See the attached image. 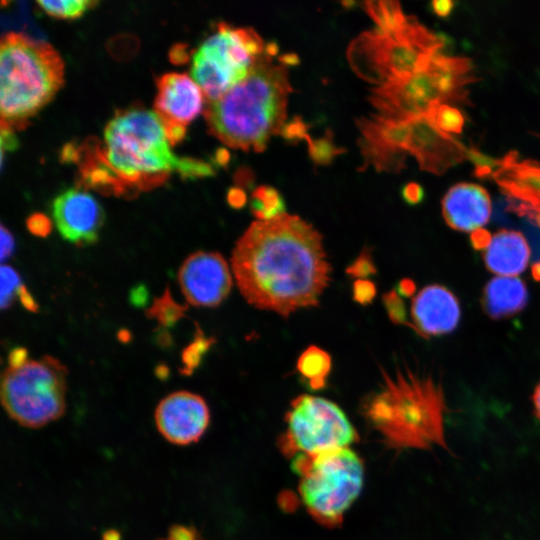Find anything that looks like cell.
<instances>
[{
	"label": "cell",
	"instance_id": "cell-1",
	"mask_svg": "<svg viewBox=\"0 0 540 540\" xmlns=\"http://www.w3.org/2000/svg\"><path fill=\"white\" fill-rule=\"evenodd\" d=\"M231 266L248 304L284 317L318 305L332 274L322 235L287 213L253 222L236 242Z\"/></svg>",
	"mask_w": 540,
	"mask_h": 540
},
{
	"label": "cell",
	"instance_id": "cell-2",
	"mask_svg": "<svg viewBox=\"0 0 540 540\" xmlns=\"http://www.w3.org/2000/svg\"><path fill=\"white\" fill-rule=\"evenodd\" d=\"M171 146L158 114L132 107L116 112L106 124L99 154L129 193L158 186L172 172L191 179L215 174L209 163L178 157Z\"/></svg>",
	"mask_w": 540,
	"mask_h": 540
},
{
	"label": "cell",
	"instance_id": "cell-3",
	"mask_svg": "<svg viewBox=\"0 0 540 540\" xmlns=\"http://www.w3.org/2000/svg\"><path fill=\"white\" fill-rule=\"evenodd\" d=\"M274 55L265 48L249 75L206 107L209 132L224 144L261 152L281 133L291 85L286 65L273 64Z\"/></svg>",
	"mask_w": 540,
	"mask_h": 540
},
{
	"label": "cell",
	"instance_id": "cell-4",
	"mask_svg": "<svg viewBox=\"0 0 540 540\" xmlns=\"http://www.w3.org/2000/svg\"><path fill=\"white\" fill-rule=\"evenodd\" d=\"M64 62L47 42L9 32L0 43V113L10 127H24L56 94Z\"/></svg>",
	"mask_w": 540,
	"mask_h": 540
},
{
	"label": "cell",
	"instance_id": "cell-5",
	"mask_svg": "<svg viewBox=\"0 0 540 540\" xmlns=\"http://www.w3.org/2000/svg\"><path fill=\"white\" fill-rule=\"evenodd\" d=\"M376 407L391 441L399 447L449 451L445 393L440 379L408 368L386 375Z\"/></svg>",
	"mask_w": 540,
	"mask_h": 540
},
{
	"label": "cell",
	"instance_id": "cell-6",
	"mask_svg": "<svg viewBox=\"0 0 540 540\" xmlns=\"http://www.w3.org/2000/svg\"><path fill=\"white\" fill-rule=\"evenodd\" d=\"M475 80L468 58L439 53L414 74L379 84L369 100L379 116L407 120L428 115L441 105L466 102Z\"/></svg>",
	"mask_w": 540,
	"mask_h": 540
},
{
	"label": "cell",
	"instance_id": "cell-7",
	"mask_svg": "<svg viewBox=\"0 0 540 540\" xmlns=\"http://www.w3.org/2000/svg\"><path fill=\"white\" fill-rule=\"evenodd\" d=\"M442 47L440 37L408 17L395 33L384 34L375 29L361 34L351 43L348 58L361 77L379 85L421 70L441 53Z\"/></svg>",
	"mask_w": 540,
	"mask_h": 540
},
{
	"label": "cell",
	"instance_id": "cell-8",
	"mask_svg": "<svg viewBox=\"0 0 540 540\" xmlns=\"http://www.w3.org/2000/svg\"><path fill=\"white\" fill-rule=\"evenodd\" d=\"M298 492L307 511L321 522L336 523L359 497L364 464L351 447L314 457L295 455Z\"/></svg>",
	"mask_w": 540,
	"mask_h": 540
},
{
	"label": "cell",
	"instance_id": "cell-9",
	"mask_svg": "<svg viewBox=\"0 0 540 540\" xmlns=\"http://www.w3.org/2000/svg\"><path fill=\"white\" fill-rule=\"evenodd\" d=\"M67 368L45 355L20 367H7L1 377V403L19 425L37 429L65 413Z\"/></svg>",
	"mask_w": 540,
	"mask_h": 540
},
{
	"label": "cell",
	"instance_id": "cell-10",
	"mask_svg": "<svg viewBox=\"0 0 540 540\" xmlns=\"http://www.w3.org/2000/svg\"><path fill=\"white\" fill-rule=\"evenodd\" d=\"M262 38L251 28L219 23L193 53L191 76L209 101H215L243 81L264 52Z\"/></svg>",
	"mask_w": 540,
	"mask_h": 540
},
{
	"label": "cell",
	"instance_id": "cell-11",
	"mask_svg": "<svg viewBox=\"0 0 540 540\" xmlns=\"http://www.w3.org/2000/svg\"><path fill=\"white\" fill-rule=\"evenodd\" d=\"M286 436L295 455L314 457L351 447L356 430L345 412L320 396L303 394L295 398L286 414Z\"/></svg>",
	"mask_w": 540,
	"mask_h": 540
},
{
	"label": "cell",
	"instance_id": "cell-12",
	"mask_svg": "<svg viewBox=\"0 0 540 540\" xmlns=\"http://www.w3.org/2000/svg\"><path fill=\"white\" fill-rule=\"evenodd\" d=\"M178 281L187 302L198 307L220 305L233 286L229 266L218 252L189 255L179 269Z\"/></svg>",
	"mask_w": 540,
	"mask_h": 540
},
{
	"label": "cell",
	"instance_id": "cell-13",
	"mask_svg": "<svg viewBox=\"0 0 540 540\" xmlns=\"http://www.w3.org/2000/svg\"><path fill=\"white\" fill-rule=\"evenodd\" d=\"M204 93L185 73L170 72L157 80L154 111L162 120L171 145L185 136L186 125L203 109Z\"/></svg>",
	"mask_w": 540,
	"mask_h": 540
},
{
	"label": "cell",
	"instance_id": "cell-14",
	"mask_svg": "<svg viewBox=\"0 0 540 540\" xmlns=\"http://www.w3.org/2000/svg\"><path fill=\"white\" fill-rule=\"evenodd\" d=\"M154 418L159 433L168 442L186 446L204 435L210 423V411L200 395L177 391L158 403Z\"/></svg>",
	"mask_w": 540,
	"mask_h": 540
},
{
	"label": "cell",
	"instance_id": "cell-15",
	"mask_svg": "<svg viewBox=\"0 0 540 540\" xmlns=\"http://www.w3.org/2000/svg\"><path fill=\"white\" fill-rule=\"evenodd\" d=\"M406 126L403 150L414 156L423 170L441 174L469 156L466 148L439 129L429 115L407 119Z\"/></svg>",
	"mask_w": 540,
	"mask_h": 540
},
{
	"label": "cell",
	"instance_id": "cell-16",
	"mask_svg": "<svg viewBox=\"0 0 540 540\" xmlns=\"http://www.w3.org/2000/svg\"><path fill=\"white\" fill-rule=\"evenodd\" d=\"M52 216L61 236L76 245L97 241L104 212L96 198L80 187L68 188L55 197Z\"/></svg>",
	"mask_w": 540,
	"mask_h": 540
},
{
	"label": "cell",
	"instance_id": "cell-17",
	"mask_svg": "<svg viewBox=\"0 0 540 540\" xmlns=\"http://www.w3.org/2000/svg\"><path fill=\"white\" fill-rule=\"evenodd\" d=\"M461 313L460 301L449 288L429 284L411 301V328L424 338L449 334L458 327Z\"/></svg>",
	"mask_w": 540,
	"mask_h": 540
},
{
	"label": "cell",
	"instance_id": "cell-18",
	"mask_svg": "<svg viewBox=\"0 0 540 540\" xmlns=\"http://www.w3.org/2000/svg\"><path fill=\"white\" fill-rule=\"evenodd\" d=\"M442 215L446 224L459 232H477L490 220L491 199L487 191L473 183H459L444 195Z\"/></svg>",
	"mask_w": 540,
	"mask_h": 540
},
{
	"label": "cell",
	"instance_id": "cell-19",
	"mask_svg": "<svg viewBox=\"0 0 540 540\" xmlns=\"http://www.w3.org/2000/svg\"><path fill=\"white\" fill-rule=\"evenodd\" d=\"M530 257L526 237L511 229H501L490 236L483 251L485 267L496 276H518L526 270Z\"/></svg>",
	"mask_w": 540,
	"mask_h": 540
},
{
	"label": "cell",
	"instance_id": "cell-20",
	"mask_svg": "<svg viewBox=\"0 0 540 540\" xmlns=\"http://www.w3.org/2000/svg\"><path fill=\"white\" fill-rule=\"evenodd\" d=\"M526 283L517 276H495L483 287L480 303L484 313L492 320L510 318L528 305Z\"/></svg>",
	"mask_w": 540,
	"mask_h": 540
},
{
	"label": "cell",
	"instance_id": "cell-21",
	"mask_svg": "<svg viewBox=\"0 0 540 540\" xmlns=\"http://www.w3.org/2000/svg\"><path fill=\"white\" fill-rule=\"evenodd\" d=\"M297 371L310 389H321L331 371V357L325 350L309 346L298 358Z\"/></svg>",
	"mask_w": 540,
	"mask_h": 540
},
{
	"label": "cell",
	"instance_id": "cell-22",
	"mask_svg": "<svg viewBox=\"0 0 540 540\" xmlns=\"http://www.w3.org/2000/svg\"><path fill=\"white\" fill-rule=\"evenodd\" d=\"M364 5L376 30L384 34L397 32L408 19L397 1H366Z\"/></svg>",
	"mask_w": 540,
	"mask_h": 540
},
{
	"label": "cell",
	"instance_id": "cell-23",
	"mask_svg": "<svg viewBox=\"0 0 540 540\" xmlns=\"http://www.w3.org/2000/svg\"><path fill=\"white\" fill-rule=\"evenodd\" d=\"M250 208L259 221L271 220L285 213V203L280 193L266 185L259 186L253 191Z\"/></svg>",
	"mask_w": 540,
	"mask_h": 540
},
{
	"label": "cell",
	"instance_id": "cell-24",
	"mask_svg": "<svg viewBox=\"0 0 540 540\" xmlns=\"http://www.w3.org/2000/svg\"><path fill=\"white\" fill-rule=\"evenodd\" d=\"M187 306L176 303L170 290L166 289L164 294L156 298L152 306L146 311L150 318H154L161 326L171 327L185 315Z\"/></svg>",
	"mask_w": 540,
	"mask_h": 540
},
{
	"label": "cell",
	"instance_id": "cell-25",
	"mask_svg": "<svg viewBox=\"0 0 540 540\" xmlns=\"http://www.w3.org/2000/svg\"><path fill=\"white\" fill-rule=\"evenodd\" d=\"M38 5L49 15L59 18H76L87 9L95 6L93 0H55L37 1Z\"/></svg>",
	"mask_w": 540,
	"mask_h": 540
},
{
	"label": "cell",
	"instance_id": "cell-26",
	"mask_svg": "<svg viewBox=\"0 0 540 540\" xmlns=\"http://www.w3.org/2000/svg\"><path fill=\"white\" fill-rule=\"evenodd\" d=\"M193 342L182 352V374L190 375L199 365L202 357L214 343L213 338H207L200 329Z\"/></svg>",
	"mask_w": 540,
	"mask_h": 540
},
{
	"label": "cell",
	"instance_id": "cell-27",
	"mask_svg": "<svg viewBox=\"0 0 540 540\" xmlns=\"http://www.w3.org/2000/svg\"><path fill=\"white\" fill-rule=\"evenodd\" d=\"M428 115L439 129L451 135L460 133L464 126L462 113L452 105L438 106Z\"/></svg>",
	"mask_w": 540,
	"mask_h": 540
},
{
	"label": "cell",
	"instance_id": "cell-28",
	"mask_svg": "<svg viewBox=\"0 0 540 540\" xmlns=\"http://www.w3.org/2000/svg\"><path fill=\"white\" fill-rule=\"evenodd\" d=\"M307 141L310 157L317 164H328L343 151L334 144L331 135H324L317 139L308 137Z\"/></svg>",
	"mask_w": 540,
	"mask_h": 540
},
{
	"label": "cell",
	"instance_id": "cell-29",
	"mask_svg": "<svg viewBox=\"0 0 540 540\" xmlns=\"http://www.w3.org/2000/svg\"><path fill=\"white\" fill-rule=\"evenodd\" d=\"M18 273L9 265L1 266V308H8L21 286Z\"/></svg>",
	"mask_w": 540,
	"mask_h": 540
},
{
	"label": "cell",
	"instance_id": "cell-30",
	"mask_svg": "<svg viewBox=\"0 0 540 540\" xmlns=\"http://www.w3.org/2000/svg\"><path fill=\"white\" fill-rule=\"evenodd\" d=\"M383 301L389 317L393 322L409 326L404 303L401 296L395 290L386 293L383 296Z\"/></svg>",
	"mask_w": 540,
	"mask_h": 540
},
{
	"label": "cell",
	"instance_id": "cell-31",
	"mask_svg": "<svg viewBox=\"0 0 540 540\" xmlns=\"http://www.w3.org/2000/svg\"><path fill=\"white\" fill-rule=\"evenodd\" d=\"M346 272L358 279H365L376 273V267L371 256L363 251L361 255L347 268Z\"/></svg>",
	"mask_w": 540,
	"mask_h": 540
},
{
	"label": "cell",
	"instance_id": "cell-32",
	"mask_svg": "<svg viewBox=\"0 0 540 540\" xmlns=\"http://www.w3.org/2000/svg\"><path fill=\"white\" fill-rule=\"evenodd\" d=\"M376 292L375 284L367 279H357L353 284V299L362 305L371 303Z\"/></svg>",
	"mask_w": 540,
	"mask_h": 540
},
{
	"label": "cell",
	"instance_id": "cell-33",
	"mask_svg": "<svg viewBox=\"0 0 540 540\" xmlns=\"http://www.w3.org/2000/svg\"><path fill=\"white\" fill-rule=\"evenodd\" d=\"M157 540H203L197 529L191 525L174 524L169 527L167 535Z\"/></svg>",
	"mask_w": 540,
	"mask_h": 540
},
{
	"label": "cell",
	"instance_id": "cell-34",
	"mask_svg": "<svg viewBox=\"0 0 540 540\" xmlns=\"http://www.w3.org/2000/svg\"><path fill=\"white\" fill-rule=\"evenodd\" d=\"M26 226L30 233L38 237L48 236L52 229L50 219L43 213L30 215L26 220Z\"/></svg>",
	"mask_w": 540,
	"mask_h": 540
},
{
	"label": "cell",
	"instance_id": "cell-35",
	"mask_svg": "<svg viewBox=\"0 0 540 540\" xmlns=\"http://www.w3.org/2000/svg\"><path fill=\"white\" fill-rule=\"evenodd\" d=\"M281 134L284 138L290 141L301 140L308 138L307 126L300 119H293L288 123H285L281 130Z\"/></svg>",
	"mask_w": 540,
	"mask_h": 540
},
{
	"label": "cell",
	"instance_id": "cell-36",
	"mask_svg": "<svg viewBox=\"0 0 540 540\" xmlns=\"http://www.w3.org/2000/svg\"><path fill=\"white\" fill-rule=\"evenodd\" d=\"M0 137H1V155L3 158V154L5 151L13 150L15 149L17 145V139L13 132V128L10 127L5 122L1 121L0 125Z\"/></svg>",
	"mask_w": 540,
	"mask_h": 540
},
{
	"label": "cell",
	"instance_id": "cell-37",
	"mask_svg": "<svg viewBox=\"0 0 540 540\" xmlns=\"http://www.w3.org/2000/svg\"><path fill=\"white\" fill-rule=\"evenodd\" d=\"M1 261L8 259L14 251V238L9 230L4 225H1Z\"/></svg>",
	"mask_w": 540,
	"mask_h": 540
},
{
	"label": "cell",
	"instance_id": "cell-38",
	"mask_svg": "<svg viewBox=\"0 0 540 540\" xmlns=\"http://www.w3.org/2000/svg\"><path fill=\"white\" fill-rule=\"evenodd\" d=\"M228 204L235 209L242 208L247 202V195L240 187H232L227 193Z\"/></svg>",
	"mask_w": 540,
	"mask_h": 540
},
{
	"label": "cell",
	"instance_id": "cell-39",
	"mask_svg": "<svg viewBox=\"0 0 540 540\" xmlns=\"http://www.w3.org/2000/svg\"><path fill=\"white\" fill-rule=\"evenodd\" d=\"M402 194L408 203L416 204L422 199L423 190L419 185L410 183L404 187Z\"/></svg>",
	"mask_w": 540,
	"mask_h": 540
},
{
	"label": "cell",
	"instance_id": "cell-40",
	"mask_svg": "<svg viewBox=\"0 0 540 540\" xmlns=\"http://www.w3.org/2000/svg\"><path fill=\"white\" fill-rule=\"evenodd\" d=\"M27 350L22 347L13 349L9 354V367L17 368L25 364L27 359Z\"/></svg>",
	"mask_w": 540,
	"mask_h": 540
},
{
	"label": "cell",
	"instance_id": "cell-41",
	"mask_svg": "<svg viewBox=\"0 0 540 540\" xmlns=\"http://www.w3.org/2000/svg\"><path fill=\"white\" fill-rule=\"evenodd\" d=\"M17 295L19 296L21 303L27 310L32 312H36L38 310L37 303L35 302L34 298L25 286H20Z\"/></svg>",
	"mask_w": 540,
	"mask_h": 540
},
{
	"label": "cell",
	"instance_id": "cell-42",
	"mask_svg": "<svg viewBox=\"0 0 540 540\" xmlns=\"http://www.w3.org/2000/svg\"><path fill=\"white\" fill-rule=\"evenodd\" d=\"M235 181L240 186L250 187L254 181V175L249 169H239L235 174Z\"/></svg>",
	"mask_w": 540,
	"mask_h": 540
},
{
	"label": "cell",
	"instance_id": "cell-43",
	"mask_svg": "<svg viewBox=\"0 0 540 540\" xmlns=\"http://www.w3.org/2000/svg\"><path fill=\"white\" fill-rule=\"evenodd\" d=\"M400 296L408 297L415 291V284L410 279L401 280L395 290Z\"/></svg>",
	"mask_w": 540,
	"mask_h": 540
},
{
	"label": "cell",
	"instance_id": "cell-44",
	"mask_svg": "<svg viewBox=\"0 0 540 540\" xmlns=\"http://www.w3.org/2000/svg\"><path fill=\"white\" fill-rule=\"evenodd\" d=\"M432 8L434 12L439 16H447L452 8L453 2L451 1H434L432 3Z\"/></svg>",
	"mask_w": 540,
	"mask_h": 540
},
{
	"label": "cell",
	"instance_id": "cell-45",
	"mask_svg": "<svg viewBox=\"0 0 540 540\" xmlns=\"http://www.w3.org/2000/svg\"><path fill=\"white\" fill-rule=\"evenodd\" d=\"M147 292L144 286L136 287L131 293V301L133 304L141 305L146 302Z\"/></svg>",
	"mask_w": 540,
	"mask_h": 540
},
{
	"label": "cell",
	"instance_id": "cell-46",
	"mask_svg": "<svg viewBox=\"0 0 540 540\" xmlns=\"http://www.w3.org/2000/svg\"><path fill=\"white\" fill-rule=\"evenodd\" d=\"M532 403L535 416L540 420V381L535 386L532 394Z\"/></svg>",
	"mask_w": 540,
	"mask_h": 540
},
{
	"label": "cell",
	"instance_id": "cell-47",
	"mask_svg": "<svg viewBox=\"0 0 540 540\" xmlns=\"http://www.w3.org/2000/svg\"><path fill=\"white\" fill-rule=\"evenodd\" d=\"M230 159L229 152L224 148L217 149L215 153V162L220 166H225Z\"/></svg>",
	"mask_w": 540,
	"mask_h": 540
},
{
	"label": "cell",
	"instance_id": "cell-48",
	"mask_svg": "<svg viewBox=\"0 0 540 540\" xmlns=\"http://www.w3.org/2000/svg\"><path fill=\"white\" fill-rule=\"evenodd\" d=\"M119 339L123 342H127L130 339V334L127 330H121L119 332Z\"/></svg>",
	"mask_w": 540,
	"mask_h": 540
}]
</instances>
